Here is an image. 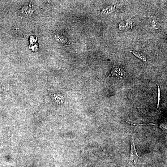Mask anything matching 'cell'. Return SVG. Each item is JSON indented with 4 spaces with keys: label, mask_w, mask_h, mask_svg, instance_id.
<instances>
[{
    "label": "cell",
    "mask_w": 167,
    "mask_h": 167,
    "mask_svg": "<svg viewBox=\"0 0 167 167\" xmlns=\"http://www.w3.org/2000/svg\"><path fill=\"white\" fill-rule=\"evenodd\" d=\"M126 75V73L121 67H115L111 70L109 76H116L121 79L124 78Z\"/></svg>",
    "instance_id": "obj_2"
},
{
    "label": "cell",
    "mask_w": 167,
    "mask_h": 167,
    "mask_svg": "<svg viewBox=\"0 0 167 167\" xmlns=\"http://www.w3.org/2000/svg\"><path fill=\"white\" fill-rule=\"evenodd\" d=\"M140 157L138 155L134 143V140L132 139L131 141L130 157V163L132 165H134L138 161Z\"/></svg>",
    "instance_id": "obj_1"
},
{
    "label": "cell",
    "mask_w": 167,
    "mask_h": 167,
    "mask_svg": "<svg viewBox=\"0 0 167 167\" xmlns=\"http://www.w3.org/2000/svg\"><path fill=\"white\" fill-rule=\"evenodd\" d=\"M156 84L157 85L158 87V103H157V109L159 107V105L160 102V101L161 100V99L160 98V89L159 87V86L157 84V83H156Z\"/></svg>",
    "instance_id": "obj_5"
},
{
    "label": "cell",
    "mask_w": 167,
    "mask_h": 167,
    "mask_svg": "<svg viewBox=\"0 0 167 167\" xmlns=\"http://www.w3.org/2000/svg\"><path fill=\"white\" fill-rule=\"evenodd\" d=\"M124 120L125 121L127 122L129 124H132L134 125H135V126L145 125H154V126H156L160 128L163 131L166 130V128H165V127L164 126L163 124L161 125H159V124H156V123L155 122H154V123H145L135 124V123H133L128 122L124 119Z\"/></svg>",
    "instance_id": "obj_3"
},
{
    "label": "cell",
    "mask_w": 167,
    "mask_h": 167,
    "mask_svg": "<svg viewBox=\"0 0 167 167\" xmlns=\"http://www.w3.org/2000/svg\"><path fill=\"white\" fill-rule=\"evenodd\" d=\"M133 54H134L136 56L139 58L141 60H143V61L146 62V58L145 57L142 55L141 54H140L137 52L135 51H130Z\"/></svg>",
    "instance_id": "obj_4"
}]
</instances>
